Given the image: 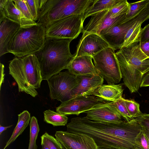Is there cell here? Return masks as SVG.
<instances>
[{"label":"cell","instance_id":"6da1fadb","mask_svg":"<svg viewBox=\"0 0 149 149\" xmlns=\"http://www.w3.org/2000/svg\"><path fill=\"white\" fill-rule=\"evenodd\" d=\"M67 131L85 134L91 137L97 147L133 149L141 127L135 119L118 123L90 120L86 117L72 118Z\"/></svg>","mask_w":149,"mask_h":149},{"label":"cell","instance_id":"7a4b0ae2","mask_svg":"<svg viewBox=\"0 0 149 149\" xmlns=\"http://www.w3.org/2000/svg\"><path fill=\"white\" fill-rule=\"evenodd\" d=\"M115 55L124 84L131 93L137 92L144 75L149 72V57L138 42L121 48Z\"/></svg>","mask_w":149,"mask_h":149},{"label":"cell","instance_id":"3957f363","mask_svg":"<svg viewBox=\"0 0 149 149\" xmlns=\"http://www.w3.org/2000/svg\"><path fill=\"white\" fill-rule=\"evenodd\" d=\"M73 40L46 37L42 48L34 54L40 64L43 80H47L67 69L74 58L70 48Z\"/></svg>","mask_w":149,"mask_h":149},{"label":"cell","instance_id":"277c9868","mask_svg":"<svg viewBox=\"0 0 149 149\" xmlns=\"http://www.w3.org/2000/svg\"><path fill=\"white\" fill-rule=\"evenodd\" d=\"M9 74L17 84L19 92L35 97L36 89L43 80L38 60L34 54L21 57H16L10 61Z\"/></svg>","mask_w":149,"mask_h":149},{"label":"cell","instance_id":"5b68a950","mask_svg":"<svg viewBox=\"0 0 149 149\" xmlns=\"http://www.w3.org/2000/svg\"><path fill=\"white\" fill-rule=\"evenodd\" d=\"M94 0H40L37 22L46 27L67 17L84 14Z\"/></svg>","mask_w":149,"mask_h":149},{"label":"cell","instance_id":"8992f818","mask_svg":"<svg viewBox=\"0 0 149 149\" xmlns=\"http://www.w3.org/2000/svg\"><path fill=\"white\" fill-rule=\"evenodd\" d=\"M46 28L41 24L20 27L9 42V53L21 57L35 53L43 46L46 38Z\"/></svg>","mask_w":149,"mask_h":149},{"label":"cell","instance_id":"52a82bcc","mask_svg":"<svg viewBox=\"0 0 149 149\" xmlns=\"http://www.w3.org/2000/svg\"><path fill=\"white\" fill-rule=\"evenodd\" d=\"M84 14L71 15L56 21L46 27V37L75 39L84 30Z\"/></svg>","mask_w":149,"mask_h":149},{"label":"cell","instance_id":"ba28073f","mask_svg":"<svg viewBox=\"0 0 149 149\" xmlns=\"http://www.w3.org/2000/svg\"><path fill=\"white\" fill-rule=\"evenodd\" d=\"M115 51L114 49L109 47L92 57L94 65L99 74L106 81L108 84L118 83L122 78Z\"/></svg>","mask_w":149,"mask_h":149},{"label":"cell","instance_id":"9c48e42d","mask_svg":"<svg viewBox=\"0 0 149 149\" xmlns=\"http://www.w3.org/2000/svg\"><path fill=\"white\" fill-rule=\"evenodd\" d=\"M47 81L51 99L56 100L62 103L72 98L71 91L78 83L77 76L68 70L61 72L54 75Z\"/></svg>","mask_w":149,"mask_h":149},{"label":"cell","instance_id":"30bf717a","mask_svg":"<svg viewBox=\"0 0 149 149\" xmlns=\"http://www.w3.org/2000/svg\"><path fill=\"white\" fill-rule=\"evenodd\" d=\"M109 102L94 95L80 96L61 103L56 108V111L65 115L75 114L78 116L101 104Z\"/></svg>","mask_w":149,"mask_h":149},{"label":"cell","instance_id":"8fae6325","mask_svg":"<svg viewBox=\"0 0 149 149\" xmlns=\"http://www.w3.org/2000/svg\"><path fill=\"white\" fill-rule=\"evenodd\" d=\"M143 8L134 16L118 22L100 36L110 47L115 50L122 48L127 32L139 17Z\"/></svg>","mask_w":149,"mask_h":149},{"label":"cell","instance_id":"7c38bea8","mask_svg":"<svg viewBox=\"0 0 149 149\" xmlns=\"http://www.w3.org/2000/svg\"><path fill=\"white\" fill-rule=\"evenodd\" d=\"M110 10L102 11L92 15L84 27L82 33H93L101 36L118 22L125 19L126 13L116 18H111Z\"/></svg>","mask_w":149,"mask_h":149},{"label":"cell","instance_id":"4fadbf2b","mask_svg":"<svg viewBox=\"0 0 149 149\" xmlns=\"http://www.w3.org/2000/svg\"><path fill=\"white\" fill-rule=\"evenodd\" d=\"M77 46L74 57L90 56L93 57L97 54L110 47L107 42L100 36L95 33L83 32Z\"/></svg>","mask_w":149,"mask_h":149},{"label":"cell","instance_id":"5bb4252c","mask_svg":"<svg viewBox=\"0 0 149 149\" xmlns=\"http://www.w3.org/2000/svg\"><path fill=\"white\" fill-rule=\"evenodd\" d=\"M55 136L68 149H98L94 139L85 134L59 131Z\"/></svg>","mask_w":149,"mask_h":149},{"label":"cell","instance_id":"9a60e30c","mask_svg":"<svg viewBox=\"0 0 149 149\" xmlns=\"http://www.w3.org/2000/svg\"><path fill=\"white\" fill-rule=\"evenodd\" d=\"M78 83L71 92L72 98L81 96L93 95L103 84L104 79L100 75L88 74L76 76Z\"/></svg>","mask_w":149,"mask_h":149},{"label":"cell","instance_id":"2e32d148","mask_svg":"<svg viewBox=\"0 0 149 149\" xmlns=\"http://www.w3.org/2000/svg\"><path fill=\"white\" fill-rule=\"evenodd\" d=\"M86 113V117L93 121L114 123L123 122L122 116L111 102L101 104Z\"/></svg>","mask_w":149,"mask_h":149},{"label":"cell","instance_id":"e0dca14e","mask_svg":"<svg viewBox=\"0 0 149 149\" xmlns=\"http://www.w3.org/2000/svg\"><path fill=\"white\" fill-rule=\"evenodd\" d=\"M90 56H82L74 57L67 69L76 76L88 74L94 75L99 73L92 61Z\"/></svg>","mask_w":149,"mask_h":149},{"label":"cell","instance_id":"ac0fdd59","mask_svg":"<svg viewBox=\"0 0 149 149\" xmlns=\"http://www.w3.org/2000/svg\"><path fill=\"white\" fill-rule=\"evenodd\" d=\"M0 56L9 53L8 44L21 27L20 25L8 18L0 22Z\"/></svg>","mask_w":149,"mask_h":149},{"label":"cell","instance_id":"d6986e66","mask_svg":"<svg viewBox=\"0 0 149 149\" xmlns=\"http://www.w3.org/2000/svg\"><path fill=\"white\" fill-rule=\"evenodd\" d=\"M148 19L149 2L144 7L139 17L127 32L122 48L127 47L134 42H139V37L142 29L141 25Z\"/></svg>","mask_w":149,"mask_h":149},{"label":"cell","instance_id":"ffe728a7","mask_svg":"<svg viewBox=\"0 0 149 149\" xmlns=\"http://www.w3.org/2000/svg\"><path fill=\"white\" fill-rule=\"evenodd\" d=\"M123 85L103 84L98 87L93 95L110 102L116 101L122 97L124 90Z\"/></svg>","mask_w":149,"mask_h":149},{"label":"cell","instance_id":"44dd1931","mask_svg":"<svg viewBox=\"0 0 149 149\" xmlns=\"http://www.w3.org/2000/svg\"><path fill=\"white\" fill-rule=\"evenodd\" d=\"M6 17L9 19L19 24L21 27L27 26L36 24L35 21L26 18L15 6L12 0H7L4 6Z\"/></svg>","mask_w":149,"mask_h":149},{"label":"cell","instance_id":"7402d4cb","mask_svg":"<svg viewBox=\"0 0 149 149\" xmlns=\"http://www.w3.org/2000/svg\"><path fill=\"white\" fill-rule=\"evenodd\" d=\"M122 0H95L88 7L84 14V20L87 17L102 11L111 9L120 3Z\"/></svg>","mask_w":149,"mask_h":149},{"label":"cell","instance_id":"603a6c76","mask_svg":"<svg viewBox=\"0 0 149 149\" xmlns=\"http://www.w3.org/2000/svg\"><path fill=\"white\" fill-rule=\"evenodd\" d=\"M30 114L25 110L18 115V120L11 136L3 149H5L20 135L28 125L31 120Z\"/></svg>","mask_w":149,"mask_h":149},{"label":"cell","instance_id":"cb8c5ba5","mask_svg":"<svg viewBox=\"0 0 149 149\" xmlns=\"http://www.w3.org/2000/svg\"><path fill=\"white\" fill-rule=\"evenodd\" d=\"M43 113L44 121L54 126H63L67 124L68 118L66 115L49 109L45 111Z\"/></svg>","mask_w":149,"mask_h":149},{"label":"cell","instance_id":"d4e9b609","mask_svg":"<svg viewBox=\"0 0 149 149\" xmlns=\"http://www.w3.org/2000/svg\"><path fill=\"white\" fill-rule=\"evenodd\" d=\"M30 138L28 149H37L36 144L40 128L37 118L34 116L31 118L30 123Z\"/></svg>","mask_w":149,"mask_h":149},{"label":"cell","instance_id":"484cf974","mask_svg":"<svg viewBox=\"0 0 149 149\" xmlns=\"http://www.w3.org/2000/svg\"><path fill=\"white\" fill-rule=\"evenodd\" d=\"M122 97L118 100L111 102L112 104L122 117L127 122H130L135 119L130 115L126 107Z\"/></svg>","mask_w":149,"mask_h":149},{"label":"cell","instance_id":"4316f807","mask_svg":"<svg viewBox=\"0 0 149 149\" xmlns=\"http://www.w3.org/2000/svg\"><path fill=\"white\" fill-rule=\"evenodd\" d=\"M149 2V0H143L134 3H129L126 18H130L136 14Z\"/></svg>","mask_w":149,"mask_h":149},{"label":"cell","instance_id":"83f0119b","mask_svg":"<svg viewBox=\"0 0 149 149\" xmlns=\"http://www.w3.org/2000/svg\"><path fill=\"white\" fill-rule=\"evenodd\" d=\"M41 143L48 147L50 149H62L60 142L53 136L45 132L41 136Z\"/></svg>","mask_w":149,"mask_h":149},{"label":"cell","instance_id":"f1b7e54d","mask_svg":"<svg viewBox=\"0 0 149 149\" xmlns=\"http://www.w3.org/2000/svg\"><path fill=\"white\" fill-rule=\"evenodd\" d=\"M125 104L130 116L134 119L142 115L139 104L132 100L123 99Z\"/></svg>","mask_w":149,"mask_h":149},{"label":"cell","instance_id":"f546056e","mask_svg":"<svg viewBox=\"0 0 149 149\" xmlns=\"http://www.w3.org/2000/svg\"><path fill=\"white\" fill-rule=\"evenodd\" d=\"M129 3L127 0H122L117 5L110 10V17L112 18L117 17L126 14L128 10Z\"/></svg>","mask_w":149,"mask_h":149},{"label":"cell","instance_id":"4dcf8cb0","mask_svg":"<svg viewBox=\"0 0 149 149\" xmlns=\"http://www.w3.org/2000/svg\"><path fill=\"white\" fill-rule=\"evenodd\" d=\"M26 5L35 22L38 20L40 9V0H25Z\"/></svg>","mask_w":149,"mask_h":149},{"label":"cell","instance_id":"1f68e13d","mask_svg":"<svg viewBox=\"0 0 149 149\" xmlns=\"http://www.w3.org/2000/svg\"><path fill=\"white\" fill-rule=\"evenodd\" d=\"M133 149H149L147 140L142 127L140 133L136 139Z\"/></svg>","mask_w":149,"mask_h":149},{"label":"cell","instance_id":"d6a6232c","mask_svg":"<svg viewBox=\"0 0 149 149\" xmlns=\"http://www.w3.org/2000/svg\"><path fill=\"white\" fill-rule=\"evenodd\" d=\"M13 1L14 2L16 7L21 11L26 18L29 20H34L25 0H16Z\"/></svg>","mask_w":149,"mask_h":149},{"label":"cell","instance_id":"836d02e7","mask_svg":"<svg viewBox=\"0 0 149 149\" xmlns=\"http://www.w3.org/2000/svg\"><path fill=\"white\" fill-rule=\"evenodd\" d=\"M135 119L141 127L149 132V114H143Z\"/></svg>","mask_w":149,"mask_h":149},{"label":"cell","instance_id":"e575fe53","mask_svg":"<svg viewBox=\"0 0 149 149\" xmlns=\"http://www.w3.org/2000/svg\"><path fill=\"white\" fill-rule=\"evenodd\" d=\"M149 41V24L142 29L139 37V42H144Z\"/></svg>","mask_w":149,"mask_h":149},{"label":"cell","instance_id":"d590c367","mask_svg":"<svg viewBox=\"0 0 149 149\" xmlns=\"http://www.w3.org/2000/svg\"><path fill=\"white\" fill-rule=\"evenodd\" d=\"M7 0H0V22L7 18L4 10L5 3Z\"/></svg>","mask_w":149,"mask_h":149},{"label":"cell","instance_id":"8d00e7d4","mask_svg":"<svg viewBox=\"0 0 149 149\" xmlns=\"http://www.w3.org/2000/svg\"><path fill=\"white\" fill-rule=\"evenodd\" d=\"M139 45L143 52L148 57H149V41L139 43Z\"/></svg>","mask_w":149,"mask_h":149},{"label":"cell","instance_id":"74e56055","mask_svg":"<svg viewBox=\"0 0 149 149\" xmlns=\"http://www.w3.org/2000/svg\"><path fill=\"white\" fill-rule=\"evenodd\" d=\"M149 86V72L143 77L141 82L140 87Z\"/></svg>","mask_w":149,"mask_h":149},{"label":"cell","instance_id":"f35d334b","mask_svg":"<svg viewBox=\"0 0 149 149\" xmlns=\"http://www.w3.org/2000/svg\"><path fill=\"white\" fill-rule=\"evenodd\" d=\"M0 90L1 89V86L2 84L4 82V78L5 75V74L4 73V65L1 63H0Z\"/></svg>","mask_w":149,"mask_h":149},{"label":"cell","instance_id":"ab89813d","mask_svg":"<svg viewBox=\"0 0 149 149\" xmlns=\"http://www.w3.org/2000/svg\"><path fill=\"white\" fill-rule=\"evenodd\" d=\"M13 125H10L6 127H3L0 125V135H1L2 132L6 130L7 129L11 127Z\"/></svg>","mask_w":149,"mask_h":149},{"label":"cell","instance_id":"60d3db41","mask_svg":"<svg viewBox=\"0 0 149 149\" xmlns=\"http://www.w3.org/2000/svg\"><path fill=\"white\" fill-rule=\"evenodd\" d=\"M142 128L144 131L145 135V136L147 141L148 147L149 148V132L147 131L145 129L142 127Z\"/></svg>","mask_w":149,"mask_h":149},{"label":"cell","instance_id":"b9f144b4","mask_svg":"<svg viewBox=\"0 0 149 149\" xmlns=\"http://www.w3.org/2000/svg\"><path fill=\"white\" fill-rule=\"evenodd\" d=\"M41 145L42 146L41 149H50L48 147L44 144L41 143Z\"/></svg>","mask_w":149,"mask_h":149},{"label":"cell","instance_id":"7bdbcfd3","mask_svg":"<svg viewBox=\"0 0 149 149\" xmlns=\"http://www.w3.org/2000/svg\"><path fill=\"white\" fill-rule=\"evenodd\" d=\"M98 149H118L114 148H104L101 147H97Z\"/></svg>","mask_w":149,"mask_h":149},{"label":"cell","instance_id":"ee69618b","mask_svg":"<svg viewBox=\"0 0 149 149\" xmlns=\"http://www.w3.org/2000/svg\"><path fill=\"white\" fill-rule=\"evenodd\" d=\"M61 144L62 149H68L63 144L61 143Z\"/></svg>","mask_w":149,"mask_h":149}]
</instances>
